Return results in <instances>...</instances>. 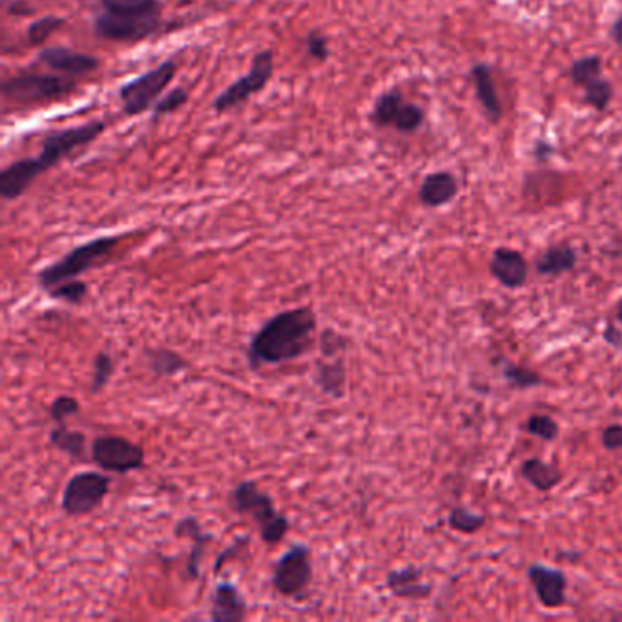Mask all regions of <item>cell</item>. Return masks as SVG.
<instances>
[{"label": "cell", "mask_w": 622, "mask_h": 622, "mask_svg": "<svg viewBox=\"0 0 622 622\" xmlns=\"http://www.w3.org/2000/svg\"><path fill=\"white\" fill-rule=\"evenodd\" d=\"M579 261L577 250L573 249L568 243L553 245L550 249L544 250L535 263L537 272L546 278H559L562 274L575 269Z\"/></svg>", "instance_id": "obj_21"}, {"label": "cell", "mask_w": 622, "mask_h": 622, "mask_svg": "<svg viewBox=\"0 0 622 622\" xmlns=\"http://www.w3.org/2000/svg\"><path fill=\"white\" fill-rule=\"evenodd\" d=\"M115 363L114 358L108 353H99L95 356L94 371H92V380H90V391L97 394L103 391L104 387L110 382L112 374H114Z\"/></svg>", "instance_id": "obj_30"}, {"label": "cell", "mask_w": 622, "mask_h": 622, "mask_svg": "<svg viewBox=\"0 0 622 622\" xmlns=\"http://www.w3.org/2000/svg\"><path fill=\"white\" fill-rule=\"evenodd\" d=\"M387 588L394 597L400 599H427L433 586L424 582V570L416 566H405L402 570H394L387 575Z\"/></svg>", "instance_id": "obj_18"}, {"label": "cell", "mask_w": 622, "mask_h": 622, "mask_svg": "<svg viewBox=\"0 0 622 622\" xmlns=\"http://www.w3.org/2000/svg\"><path fill=\"white\" fill-rule=\"evenodd\" d=\"M316 382L323 393L329 394L334 400H340L347 391V371L342 356L323 358L316 363Z\"/></svg>", "instance_id": "obj_23"}, {"label": "cell", "mask_w": 622, "mask_h": 622, "mask_svg": "<svg viewBox=\"0 0 622 622\" xmlns=\"http://www.w3.org/2000/svg\"><path fill=\"white\" fill-rule=\"evenodd\" d=\"M502 376L508 380V384L513 389H531L546 384V380L537 371H531L528 367L515 365V363L504 362Z\"/></svg>", "instance_id": "obj_28"}, {"label": "cell", "mask_w": 622, "mask_h": 622, "mask_svg": "<svg viewBox=\"0 0 622 622\" xmlns=\"http://www.w3.org/2000/svg\"><path fill=\"white\" fill-rule=\"evenodd\" d=\"M247 544H250L249 537H238V539L234 540V542L230 544L227 550H223V553H219V557L216 559V564H214V575L218 577L219 571L223 570V566H225L230 559H234L238 553L245 550V548H247Z\"/></svg>", "instance_id": "obj_36"}, {"label": "cell", "mask_w": 622, "mask_h": 622, "mask_svg": "<svg viewBox=\"0 0 622 622\" xmlns=\"http://www.w3.org/2000/svg\"><path fill=\"white\" fill-rule=\"evenodd\" d=\"M247 601L230 582H219L212 595L210 619L218 622H239L247 617Z\"/></svg>", "instance_id": "obj_17"}, {"label": "cell", "mask_w": 622, "mask_h": 622, "mask_svg": "<svg viewBox=\"0 0 622 622\" xmlns=\"http://www.w3.org/2000/svg\"><path fill=\"white\" fill-rule=\"evenodd\" d=\"M174 533H176V537H188V539L192 540V550H190V557H188L187 571L192 579H196V577H199V566H201V560L205 557V550H207L208 544L212 542V535L207 533L203 526L199 524V520L194 519V517H185V519L179 520Z\"/></svg>", "instance_id": "obj_20"}, {"label": "cell", "mask_w": 622, "mask_h": 622, "mask_svg": "<svg viewBox=\"0 0 622 622\" xmlns=\"http://www.w3.org/2000/svg\"><path fill=\"white\" fill-rule=\"evenodd\" d=\"M312 581L311 548L294 544L291 550L274 564L272 586L283 597H300Z\"/></svg>", "instance_id": "obj_11"}, {"label": "cell", "mask_w": 622, "mask_h": 622, "mask_svg": "<svg viewBox=\"0 0 622 622\" xmlns=\"http://www.w3.org/2000/svg\"><path fill=\"white\" fill-rule=\"evenodd\" d=\"M230 508L239 515H249L260 526V537L265 544L274 546L291 529V522L274 508V500L261 491L260 486L252 480H245L232 489Z\"/></svg>", "instance_id": "obj_4"}, {"label": "cell", "mask_w": 622, "mask_h": 622, "mask_svg": "<svg viewBox=\"0 0 622 622\" xmlns=\"http://www.w3.org/2000/svg\"><path fill=\"white\" fill-rule=\"evenodd\" d=\"M106 130L103 121H92L84 125L70 126L57 132H50L42 141L39 156L19 159L0 172V196L6 201L21 197L37 177L59 165L63 159L72 156L79 148L94 143Z\"/></svg>", "instance_id": "obj_2"}, {"label": "cell", "mask_w": 622, "mask_h": 622, "mask_svg": "<svg viewBox=\"0 0 622 622\" xmlns=\"http://www.w3.org/2000/svg\"><path fill=\"white\" fill-rule=\"evenodd\" d=\"M4 94L17 103H46L57 97L72 94L75 84L59 75L22 73L2 84Z\"/></svg>", "instance_id": "obj_10"}, {"label": "cell", "mask_w": 622, "mask_h": 622, "mask_svg": "<svg viewBox=\"0 0 622 622\" xmlns=\"http://www.w3.org/2000/svg\"><path fill=\"white\" fill-rule=\"evenodd\" d=\"M146 356H148V363H150V369L157 374V376H177L179 373H183L185 369H188V362L181 356V354L172 351V349H146Z\"/></svg>", "instance_id": "obj_26"}, {"label": "cell", "mask_w": 622, "mask_h": 622, "mask_svg": "<svg viewBox=\"0 0 622 622\" xmlns=\"http://www.w3.org/2000/svg\"><path fill=\"white\" fill-rule=\"evenodd\" d=\"M50 444L57 451L75 460L86 458V435L81 431H72L63 424H59V427H55L50 433Z\"/></svg>", "instance_id": "obj_25"}, {"label": "cell", "mask_w": 622, "mask_h": 622, "mask_svg": "<svg viewBox=\"0 0 622 622\" xmlns=\"http://www.w3.org/2000/svg\"><path fill=\"white\" fill-rule=\"evenodd\" d=\"M612 37L617 44H622V15L617 21L613 22Z\"/></svg>", "instance_id": "obj_39"}, {"label": "cell", "mask_w": 622, "mask_h": 622, "mask_svg": "<svg viewBox=\"0 0 622 622\" xmlns=\"http://www.w3.org/2000/svg\"><path fill=\"white\" fill-rule=\"evenodd\" d=\"M349 347V340L343 336L342 332L334 331L331 327L323 329L320 336V351L323 358H338L342 356Z\"/></svg>", "instance_id": "obj_33"}, {"label": "cell", "mask_w": 622, "mask_h": 622, "mask_svg": "<svg viewBox=\"0 0 622 622\" xmlns=\"http://www.w3.org/2000/svg\"><path fill=\"white\" fill-rule=\"evenodd\" d=\"M601 57L588 55L571 64L570 77L575 86L584 90V101L597 112H604L612 103L613 86L601 75Z\"/></svg>", "instance_id": "obj_13"}, {"label": "cell", "mask_w": 622, "mask_h": 622, "mask_svg": "<svg viewBox=\"0 0 622 622\" xmlns=\"http://www.w3.org/2000/svg\"><path fill=\"white\" fill-rule=\"evenodd\" d=\"M90 455L95 466L115 475H126L145 467V449L125 436H97Z\"/></svg>", "instance_id": "obj_8"}, {"label": "cell", "mask_w": 622, "mask_h": 622, "mask_svg": "<svg viewBox=\"0 0 622 622\" xmlns=\"http://www.w3.org/2000/svg\"><path fill=\"white\" fill-rule=\"evenodd\" d=\"M528 579L537 593L540 604L548 610H557L566 604L568 577L560 570H553L544 564H531L528 568Z\"/></svg>", "instance_id": "obj_14"}, {"label": "cell", "mask_w": 622, "mask_h": 622, "mask_svg": "<svg viewBox=\"0 0 622 622\" xmlns=\"http://www.w3.org/2000/svg\"><path fill=\"white\" fill-rule=\"evenodd\" d=\"M526 431L529 435L537 436L544 442H553L559 436L560 427L551 416L531 415L528 418V424H526Z\"/></svg>", "instance_id": "obj_32"}, {"label": "cell", "mask_w": 622, "mask_h": 622, "mask_svg": "<svg viewBox=\"0 0 622 622\" xmlns=\"http://www.w3.org/2000/svg\"><path fill=\"white\" fill-rule=\"evenodd\" d=\"M426 112L418 104L407 103L398 90L380 95L374 103L371 121L376 126H391L398 132L411 134L424 125Z\"/></svg>", "instance_id": "obj_12"}, {"label": "cell", "mask_w": 622, "mask_h": 622, "mask_svg": "<svg viewBox=\"0 0 622 622\" xmlns=\"http://www.w3.org/2000/svg\"><path fill=\"white\" fill-rule=\"evenodd\" d=\"M520 475L539 491H551L562 482V471L555 464H548L540 458H528L520 466Z\"/></svg>", "instance_id": "obj_24"}, {"label": "cell", "mask_w": 622, "mask_h": 622, "mask_svg": "<svg viewBox=\"0 0 622 622\" xmlns=\"http://www.w3.org/2000/svg\"><path fill=\"white\" fill-rule=\"evenodd\" d=\"M39 63L48 66L53 72L64 73V75H88L101 66L99 59L94 55L73 52L70 48H63V46L44 48L39 53Z\"/></svg>", "instance_id": "obj_16"}, {"label": "cell", "mask_w": 622, "mask_h": 622, "mask_svg": "<svg viewBox=\"0 0 622 622\" xmlns=\"http://www.w3.org/2000/svg\"><path fill=\"white\" fill-rule=\"evenodd\" d=\"M61 26H64L63 17H55V15L42 17L39 21L33 22L32 26L28 28V39H30L33 46H41V44L48 41V39L52 37L53 32H57Z\"/></svg>", "instance_id": "obj_31"}, {"label": "cell", "mask_w": 622, "mask_h": 622, "mask_svg": "<svg viewBox=\"0 0 622 622\" xmlns=\"http://www.w3.org/2000/svg\"><path fill=\"white\" fill-rule=\"evenodd\" d=\"M81 411V404L77 398L63 394V396H57L50 405V415L57 424H64L66 418L75 416Z\"/></svg>", "instance_id": "obj_35"}, {"label": "cell", "mask_w": 622, "mask_h": 622, "mask_svg": "<svg viewBox=\"0 0 622 622\" xmlns=\"http://www.w3.org/2000/svg\"><path fill=\"white\" fill-rule=\"evenodd\" d=\"M489 274L506 289L515 291L528 281V261L519 250L498 247L489 260Z\"/></svg>", "instance_id": "obj_15"}, {"label": "cell", "mask_w": 622, "mask_h": 622, "mask_svg": "<svg viewBox=\"0 0 622 622\" xmlns=\"http://www.w3.org/2000/svg\"><path fill=\"white\" fill-rule=\"evenodd\" d=\"M274 72V53L272 50H263L258 53L247 75H243L238 81L229 84L221 94L214 99L216 112H227L245 103L252 95L260 94L261 90L269 84L270 77Z\"/></svg>", "instance_id": "obj_9"}, {"label": "cell", "mask_w": 622, "mask_h": 622, "mask_svg": "<svg viewBox=\"0 0 622 622\" xmlns=\"http://www.w3.org/2000/svg\"><path fill=\"white\" fill-rule=\"evenodd\" d=\"M48 296L52 300L64 301L68 305H81L84 298L88 296V285L84 281L79 280V278L77 280L64 281V283H59V285H55L53 289H50Z\"/></svg>", "instance_id": "obj_29"}, {"label": "cell", "mask_w": 622, "mask_h": 622, "mask_svg": "<svg viewBox=\"0 0 622 622\" xmlns=\"http://www.w3.org/2000/svg\"><path fill=\"white\" fill-rule=\"evenodd\" d=\"M307 52L311 57H316L318 61H325L329 57V44L325 35L318 32L309 33L307 37Z\"/></svg>", "instance_id": "obj_37"}, {"label": "cell", "mask_w": 622, "mask_h": 622, "mask_svg": "<svg viewBox=\"0 0 622 622\" xmlns=\"http://www.w3.org/2000/svg\"><path fill=\"white\" fill-rule=\"evenodd\" d=\"M486 522L488 520L484 515L473 513L471 509L464 508V506H457L447 517L449 528L455 529L458 533H466V535H475L486 526Z\"/></svg>", "instance_id": "obj_27"}, {"label": "cell", "mask_w": 622, "mask_h": 622, "mask_svg": "<svg viewBox=\"0 0 622 622\" xmlns=\"http://www.w3.org/2000/svg\"><path fill=\"white\" fill-rule=\"evenodd\" d=\"M119 238L115 236H101V238L90 239L83 245L73 247L70 252H66L61 260L55 261L52 265L39 270L37 283L42 291H50L55 285L64 281L77 280L86 270L92 269L95 263L110 256V252L115 249Z\"/></svg>", "instance_id": "obj_5"}, {"label": "cell", "mask_w": 622, "mask_h": 622, "mask_svg": "<svg viewBox=\"0 0 622 622\" xmlns=\"http://www.w3.org/2000/svg\"><path fill=\"white\" fill-rule=\"evenodd\" d=\"M112 488V477L99 471H83L73 475L61 498V508L68 517L79 519L103 506Z\"/></svg>", "instance_id": "obj_7"}, {"label": "cell", "mask_w": 622, "mask_h": 622, "mask_svg": "<svg viewBox=\"0 0 622 622\" xmlns=\"http://www.w3.org/2000/svg\"><path fill=\"white\" fill-rule=\"evenodd\" d=\"M176 59H168L154 70L135 77L123 84L119 90V99L128 115H139L154 108L159 95L165 92L168 84L176 77Z\"/></svg>", "instance_id": "obj_6"}, {"label": "cell", "mask_w": 622, "mask_h": 622, "mask_svg": "<svg viewBox=\"0 0 622 622\" xmlns=\"http://www.w3.org/2000/svg\"><path fill=\"white\" fill-rule=\"evenodd\" d=\"M617 320H619V323L622 325V300L621 303H619V309H617Z\"/></svg>", "instance_id": "obj_41"}, {"label": "cell", "mask_w": 622, "mask_h": 622, "mask_svg": "<svg viewBox=\"0 0 622 622\" xmlns=\"http://www.w3.org/2000/svg\"><path fill=\"white\" fill-rule=\"evenodd\" d=\"M318 320L311 307H296L274 314L252 336L247 349L250 369L294 362L309 353Z\"/></svg>", "instance_id": "obj_1"}, {"label": "cell", "mask_w": 622, "mask_h": 622, "mask_svg": "<svg viewBox=\"0 0 622 622\" xmlns=\"http://www.w3.org/2000/svg\"><path fill=\"white\" fill-rule=\"evenodd\" d=\"M161 10V0H101L95 33L106 41H143L159 30Z\"/></svg>", "instance_id": "obj_3"}, {"label": "cell", "mask_w": 622, "mask_h": 622, "mask_svg": "<svg viewBox=\"0 0 622 622\" xmlns=\"http://www.w3.org/2000/svg\"><path fill=\"white\" fill-rule=\"evenodd\" d=\"M187 101V90H185V88H174V90H170L168 94L163 95V97L157 101L156 106L152 108V110H154V117L157 119V117H161V115L172 114V112L179 110Z\"/></svg>", "instance_id": "obj_34"}, {"label": "cell", "mask_w": 622, "mask_h": 622, "mask_svg": "<svg viewBox=\"0 0 622 622\" xmlns=\"http://www.w3.org/2000/svg\"><path fill=\"white\" fill-rule=\"evenodd\" d=\"M602 446L608 451H619L622 449V426L612 424L602 431Z\"/></svg>", "instance_id": "obj_38"}, {"label": "cell", "mask_w": 622, "mask_h": 622, "mask_svg": "<svg viewBox=\"0 0 622 622\" xmlns=\"http://www.w3.org/2000/svg\"><path fill=\"white\" fill-rule=\"evenodd\" d=\"M458 196V179L451 172H433L424 179L418 197L424 207L438 208Z\"/></svg>", "instance_id": "obj_19"}, {"label": "cell", "mask_w": 622, "mask_h": 622, "mask_svg": "<svg viewBox=\"0 0 622 622\" xmlns=\"http://www.w3.org/2000/svg\"><path fill=\"white\" fill-rule=\"evenodd\" d=\"M471 79L477 90V99L482 104V108L486 110L489 119L493 123H498L502 119V104L498 99L497 88L493 81V73L488 64L480 63L473 66L471 70Z\"/></svg>", "instance_id": "obj_22"}, {"label": "cell", "mask_w": 622, "mask_h": 622, "mask_svg": "<svg viewBox=\"0 0 622 622\" xmlns=\"http://www.w3.org/2000/svg\"><path fill=\"white\" fill-rule=\"evenodd\" d=\"M615 329L613 327H608V331L604 334V338H606V342L612 343V345H619L621 343V336H615Z\"/></svg>", "instance_id": "obj_40"}]
</instances>
